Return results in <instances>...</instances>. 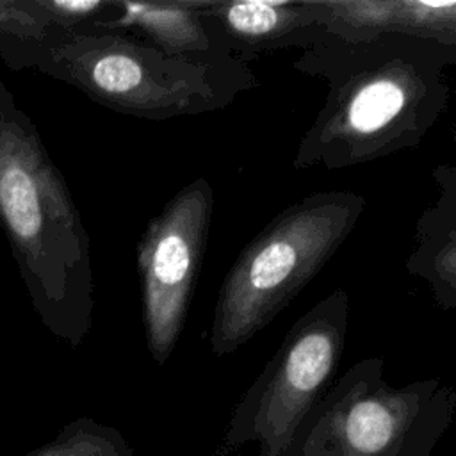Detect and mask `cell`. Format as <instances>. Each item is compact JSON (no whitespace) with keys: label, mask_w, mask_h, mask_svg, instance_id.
I'll use <instances>...</instances> for the list:
<instances>
[{"label":"cell","mask_w":456,"mask_h":456,"mask_svg":"<svg viewBox=\"0 0 456 456\" xmlns=\"http://www.w3.org/2000/svg\"><path fill=\"white\" fill-rule=\"evenodd\" d=\"M454 62L456 46L408 36L328 34L301 50L292 68L324 80L328 94L292 169H346L417 148L447 109L445 69Z\"/></svg>","instance_id":"obj_1"},{"label":"cell","mask_w":456,"mask_h":456,"mask_svg":"<svg viewBox=\"0 0 456 456\" xmlns=\"http://www.w3.org/2000/svg\"><path fill=\"white\" fill-rule=\"evenodd\" d=\"M0 228L39 321L78 347L93 328L91 240L37 126L2 80Z\"/></svg>","instance_id":"obj_2"},{"label":"cell","mask_w":456,"mask_h":456,"mask_svg":"<svg viewBox=\"0 0 456 456\" xmlns=\"http://www.w3.org/2000/svg\"><path fill=\"white\" fill-rule=\"evenodd\" d=\"M0 61L12 71L48 75L110 110L151 121L223 110L260 84L237 57H175L135 36L103 30L0 34Z\"/></svg>","instance_id":"obj_3"},{"label":"cell","mask_w":456,"mask_h":456,"mask_svg":"<svg viewBox=\"0 0 456 456\" xmlns=\"http://www.w3.org/2000/svg\"><path fill=\"white\" fill-rule=\"evenodd\" d=\"M365 205L362 194L337 189L278 212L224 274L208 331L212 353L237 351L289 306L346 242Z\"/></svg>","instance_id":"obj_4"},{"label":"cell","mask_w":456,"mask_h":456,"mask_svg":"<svg viewBox=\"0 0 456 456\" xmlns=\"http://www.w3.org/2000/svg\"><path fill=\"white\" fill-rule=\"evenodd\" d=\"M214 216V187L203 176L183 185L155 214L137 242V274L146 346L162 365L189 314Z\"/></svg>","instance_id":"obj_5"},{"label":"cell","mask_w":456,"mask_h":456,"mask_svg":"<svg viewBox=\"0 0 456 456\" xmlns=\"http://www.w3.org/2000/svg\"><path fill=\"white\" fill-rule=\"evenodd\" d=\"M347 324L349 296L335 289L289 328L253 388L260 419L283 426L306 410L342 356Z\"/></svg>","instance_id":"obj_6"},{"label":"cell","mask_w":456,"mask_h":456,"mask_svg":"<svg viewBox=\"0 0 456 456\" xmlns=\"http://www.w3.org/2000/svg\"><path fill=\"white\" fill-rule=\"evenodd\" d=\"M80 30L135 36L167 55L194 61L235 57L217 27L201 11V0H112L110 9Z\"/></svg>","instance_id":"obj_7"},{"label":"cell","mask_w":456,"mask_h":456,"mask_svg":"<svg viewBox=\"0 0 456 456\" xmlns=\"http://www.w3.org/2000/svg\"><path fill=\"white\" fill-rule=\"evenodd\" d=\"M321 28L362 41L408 36L456 46V2L428 0H306Z\"/></svg>","instance_id":"obj_8"},{"label":"cell","mask_w":456,"mask_h":456,"mask_svg":"<svg viewBox=\"0 0 456 456\" xmlns=\"http://www.w3.org/2000/svg\"><path fill=\"white\" fill-rule=\"evenodd\" d=\"M201 11L242 62L283 48L306 50L328 36L306 0H201Z\"/></svg>","instance_id":"obj_9"},{"label":"cell","mask_w":456,"mask_h":456,"mask_svg":"<svg viewBox=\"0 0 456 456\" xmlns=\"http://www.w3.org/2000/svg\"><path fill=\"white\" fill-rule=\"evenodd\" d=\"M438 198L415 224V248L406 271L429 285L435 303L452 312L456 306V167L440 164L431 173Z\"/></svg>","instance_id":"obj_10"},{"label":"cell","mask_w":456,"mask_h":456,"mask_svg":"<svg viewBox=\"0 0 456 456\" xmlns=\"http://www.w3.org/2000/svg\"><path fill=\"white\" fill-rule=\"evenodd\" d=\"M55 30L73 32L100 20L112 0H32Z\"/></svg>","instance_id":"obj_11"},{"label":"cell","mask_w":456,"mask_h":456,"mask_svg":"<svg viewBox=\"0 0 456 456\" xmlns=\"http://www.w3.org/2000/svg\"><path fill=\"white\" fill-rule=\"evenodd\" d=\"M53 30L32 0H0V34L14 37H39Z\"/></svg>","instance_id":"obj_12"},{"label":"cell","mask_w":456,"mask_h":456,"mask_svg":"<svg viewBox=\"0 0 456 456\" xmlns=\"http://www.w3.org/2000/svg\"><path fill=\"white\" fill-rule=\"evenodd\" d=\"M91 442V433L80 424H75L64 429L55 442L32 451L27 456H93L94 445Z\"/></svg>","instance_id":"obj_13"}]
</instances>
